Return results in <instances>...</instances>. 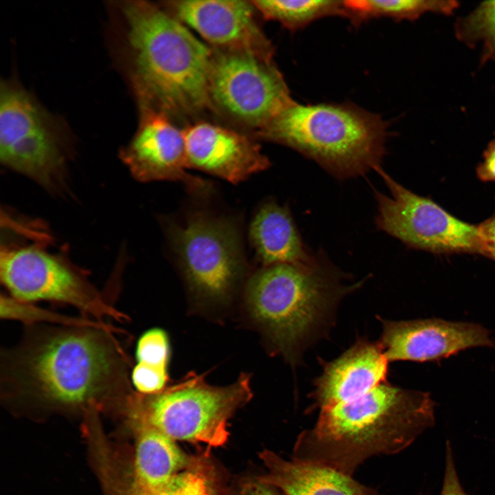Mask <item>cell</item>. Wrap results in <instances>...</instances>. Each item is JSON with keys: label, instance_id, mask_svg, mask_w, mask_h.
Returning a JSON list of instances; mask_svg holds the SVG:
<instances>
[{"label": "cell", "instance_id": "6da1fadb", "mask_svg": "<svg viewBox=\"0 0 495 495\" xmlns=\"http://www.w3.org/2000/svg\"><path fill=\"white\" fill-rule=\"evenodd\" d=\"M95 327L27 324L1 352L0 390L8 403L49 410L117 415L134 390L132 360L116 334Z\"/></svg>", "mask_w": 495, "mask_h": 495}, {"label": "cell", "instance_id": "7a4b0ae2", "mask_svg": "<svg viewBox=\"0 0 495 495\" xmlns=\"http://www.w3.org/2000/svg\"><path fill=\"white\" fill-rule=\"evenodd\" d=\"M434 406L427 392L384 382L358 398L320 410L315 426L298 436L292 459L352 476L368 458L399 452L432 426Z\"/></svg>", "mask_w": 495, "mask_h": 495}, {"label": "cell", "instance_id": "3957f363", "mask_svg": "<svg viewBox=\"0 0 495 495\" xmlns=\"http://www.w3.org/2000/svg\"><path fill=\"white\" fill-rule=\"evenodd\" d=\"M123 12L139 104L171 118H190L212 109L213 49L164 7L132 1Z\"/></svg>", "mask_w": 495, "mask_h": 495}, {"label": "cell", "instance_id": "277c9868", "mask_svg": "<svg viewBox=\"0 0 495 495\" xmlns=\"http://www.w3.org/2000/svg\"><path fill=\"white\" fill-rule=\"evenodd\" d=\"M359 285H346L341 272L318 254L308 264L262 267L245 283L244 303L271 346L295 364L340 299Z\"/></svg>", "mask_w": 495, "mask_h": 495}, {"label": "cell", "instance_id": "5b68a950", "mask_svg": "<svg viewBox=\"0 0 495 495\" xmlns=\"http://www.w3.org/2000/svg\"><path fill=\"white\" fill-rule=\"evenodd\" d=\"M254 134L296 150L343 179L381 167L387 126L380 116L353 104L294 101Z\"/></svg>", "mask_w": 495, "mask_h": 495}, {"label": "cell", "instance_id": "8992f818", "mask_svg": "<svg viewBox=\"0 0 495 495\" xmlns=\"http://www.w3.org/2000/svg\"><path fill=\"white\" fill-rule=\"evenodd\" d=\"M252 397L248 374L219 386L190 372L157 393L144 395L134 390L120 412L137 417L175 441L218 447L228 440L230 418Z\"/></svg>", "mask_w": 495, "mask_h": 495}, {"label": "cell", "instance_id": "52a82bcc", "mask_svg": "<svg viewBox=\"0 0 495 495\" xmlns=\"http://www.w3.org/2000/svg\"><path fill=\"white\" fill-rule=\"evenodd\" d=\"M169 237L188 291L197 305H228L246 272L236 224L204 212L170 226Z\"/></svg>", "mask_w": 495, "mask_h": 495}, {"label": "cell", "instance_id": "ba28073f", "mask_svg": "<svg viewBox=\"0 0 495 495\" xmlns=\"http://www.w3.org/2000/svg\"><path fill=\"white\" fill-rule=\"evenodd\" d=\"M0 159L51 192L65 187L66 155L60 135L32 96L8 81L1 83Z\"/></svg>", "mask_w": 495, "mask_h": 495}, {"label": "cell", "instance_id": "9c48e42d", "mask_svg": "<svg viewBox=\"0 0 495 495\" xmlns=\"http://www.w3.org/2000/svg\"><path fill=\"white\" fill-rule=\"evenodd\" d=\"M213 52L209 80L212 110L254 133L294 102L272 56L250 51Z\"/></svg>", "mask_w": 495, "mask_h": 495}, {"label": "cell", "instance_id": "30bf717a", "mask_svg": "<svg viewBox=\"0 0 495 495\" xmlns=\"http://www.w3.org/2000/svg\"><path fill=\"white\" fill-rule=\"evenodd\" d=\"M0 277L9 296L19 300L68 305L83 316L103 322L107 318L129 320L83 274L40 248H2Z\"/></svg>", "mask_w": 495, "mask_h": 495}, {"label": "cell", "instance_id": "8fae6325", "mask_svg": "<svg viewBox=\"0 0 495 495\" xmlns=\"http://www.w3.org/2000/svg\"><path fill=\"white\" fill-rule=\"evenodd\" d=\"M389 194L375 191L379 230L407 246L436 254H480L478 226L455 217L432 199L418 195L375 170Z\"/></svg>", "mask_w": 495, "mask_h": 495}, {"label": "cell", "instance_id": "7c38bea8", "mask_svg": "<svg viewBox=\"0 0 495 495\" xmlns=\"http://www.w3.org/2000/svg\"><path fill=\"white\" fill-rule=\"evenodd\" d=\"M140 120L136 133L122 148L120 156L139 182H179L192 194L208 195L212 190L207 180L188 173L184 129L166 113L140 104Z\"/></svg>", "mask_w": 495, "mask_h": 495}, {"label": "cell", "instance_id": "4fadbf2b", "mask_svg": "<svg viewBox=\"0 0 495 495\" xmlns=\"http://www.w3.org/2000/svg\"><path fill=\"white\" fill-rule=\"evenodd\" d=\"M164 4L214 50L250 51L273 57L274 46L257 21L258 12L252 1L180 0Z\"/></svg>", "mask_w": 495, "mask_h": 495}, {"label": "cell", "instance_id": "5bb4252c", "mask_svg": "<svg viewBox=\"0 0 495 495\" xmlns=\"http://www.w3.org/2000/svg\"><path fill=\"white\" fill-rule=\"evenodd\" d=\"M382 322L378 343L390 361H436L469 348L495 347L490 331L476 323L439 318Z\"/></svg>", "mask_w": 495, "mask_h": 495}, {"label": "cell", "instance_id": "9a60e30c", "mask_svg": "<svg viewBox=\"0 0 495 495\" xmlns=\"http://www.w3.org/2000/svg\"><path fill=\"white\" fill-rule=\"evenodd\" d=\"M188 168H195L237 184L267 169L269 159L248 135L208 121L184 129Z\"/></svg>", "mask_w": 495, "mask_h": 495}, {"label": "cell", "instance_id": "2e32d148", "mask_svg": "<svg viewBox=\"0 0 495 495\" xmlns=\"http://www.w3.org/2000/svg\"><path fill=\"white\" fill-rule=\"evenodd\" d=\"M388 360L379 343L361 340L324 364L311 397L320 410L348 402L386 382Z\"/></svg>", "mask_w": 495, "mask_h": 495}, {"label": "cell", "instance_id": "e0dca14e", "mask_svg": "<svg viewBox=\"0 0 495 495\" xmlns=\"http://www.w3.org/2000/svg\"><path fill=\"white\" fill-rule=\"evenodd\" d=\"M118 417L134 438L126 480L116 490L119 495H137L156 490L190 461L191 456L155 428L126 412H121Z\"/></svg>", "mask_w": 495, "mask_h": 495}, {"label": "cell", "instance_id": "ac0fdd59", "mask_svg": "<svg viewBox=\"0 0 495 495\" xmlns=\"http://www.w3.org/2000/svg\"><path fill=\"white\" fill-rule=\"evenodd\" d=\"M267 472L256 479L285 495H382L352 476L327 467L287 461L272 451L259 454Z\"/></svg>", "mask_w": 495, "mask_h": 495}, {"label": "cell", "instance_id": "d6986e66", "mask_svg": "<svg viewBox=\"0 0 495 495\" xmlns=\"http://www.w3.org/2000/svg\"><path fill=\"white\" fill-rule=\"evenodd\" d=\"M249 239L263 267L276 264H308L316 255L305 247L290 210L274 200L261 204L249 228Z\"/></svg>", "mask_w": 495, "mask_h": 495}, {"label": "cell", "instance_id": "ffe728a7", "mask_svg": "<svg viewBox=\"0 0 495 495\" xmlns=\"http://www.w3.org/2000/svg\"><path fill=\"white\" fill-rule=\"evenodd\" d=\"M345 3L346 18L356 25L373 18L413 21L428 12L450 15L460 6L454 0H362Z\"/></svg>", "mask_w": 495, "mask_h": 495}, {"label": "cell", "instance_id": "44dd1931", "mask_svg": "<svg viewBox=\"0 0 495 495\" xmlns=\"http://www.w3.org/2000/svg\"><path fill=\"white\" fill-rule=\"evenodd\" d=\"M264 19L280 23L290 30H297L322 17H346L345 1L253 0Z\"/></svg>", "mask_w": 495, "mask_h": 495}, {"label": "cell", "instance_id": "7402d4cb", "mask_svg": "<svg viewBox=\"0 0 495 495\" xmlns=\"http://www.w3.org/2000/svg\"><path fill=\"white\" fill-rule=\"evenodd\" d=\"M137 495H227L217 470L206 455L188 463L162 486Z\"/></svg>", "mask_w": 495, "mask_h": 495}, {"label": "cell", "instance_id": "603a6c76", "mask_svg": "<svg viewBox=\"0 0 495 495\" xmlns=\"http://www.w3.org/2000/svg\"><path fill=\"white\" fill-rule=\"evenodd\" d=\"M456 38L470 47L482 45L481 65L495 60V1L478 5L466 16L459 18L454 25Z\"/></svg>", "mask_w": 495, "mask_h": 495}, {"label": "cell", "instance_id": "cb8c5ba5", "mask_svg": "<svg viewBox=\"0 0 495 495\" xmlns=\"http://www.w3.org/2000/svg\"><path fill=\"white\" fill-rule=\"evenodd\" d=\"M1 319L22 322L27 324H50L74 327H95L118 331L107 322H100L85 316L72 317L56 314L36 307L33 303L19 300L8 295L1 296Z\"/></svg>", "mask_w": 495, "mask_h": 495}, {"label": "cell", "instance_id": "d4e9b609", "mask_svg": "<svg viewBox=\"0 0 495 495\" xmlns=\"http://www.w3.org/2000/svg\"><path fill=\"white\" fill-rule=\"evenodd\" d=\"M135 358L138 365L168 373L170 343L166 333L160 328L145 331L138 340Z\"/></svg>", "mask_w": 495, "mask_h": 495}, {"label": "cell", "instance_id": "484cf974", "mask_svg": "<svg viewBox=\"0 0 495 495\" xmlns=\"http://www.w3.org/2000/svg\"><path fill=\"white\" fill-rule=\"evenodd\" d=\"M441 495H468L460 483L449 441L446 443V467Z\"/></svg>", "mask_w": 495, "mask_h": 495}, {"label": "cell", "instance_id": "4316f807", "mask_svg": "<svg viewBox=\"0 0 495 495\" xmlns=\"http://www.w3.org/2000/svg\"><path fill=\"white\" fill-rule=\"evenodd\" d=\"M477 226L480 254L495 261V212Z\"/></svg>", "mask_w": 495, "mask_h": 495}, {"label": "cell", "instance_id": "83f0119b", "mask_svg": "<svg viewBox=\"0 0 495 495\" xmlns=\"http://www.w3.org/2000/svg\"><path fill=\"white\" fill-rule=\"evenodd\" d=\"M476 171L481 181L495 182V139L490 141L485 148L483 161L478 164Z\"/></svg>", "mask_w": 495, "mask_h": 495}, {"label": "cell", "instance_id": "f1b7e54d", "mask_svg": "<svg viewBox=\"0 0 495 495\" xmlns=\"http://www.w3.org/2000/svg\"><path fill=\"white\" fill-rule=\"evenodd\" d=\"M275 490V487L265 484L256 478L244 485L241 495H280Z\"/></svg>", "mask_w": 495, "mask_h": 495}, {"label": "cell", "instance_id": "f546056e", "mask_svg": "<svg viewBox=\"0 0 495 495\" xmlns=\"http://www.w3.org/2000/svg\"><path fill=\"white\" fill-rule=\"evenodd\" d=\"M494 61H495V60H494Z\"/></svg>", "mask_w": 495, "mask_h": 495}]
</instances>
